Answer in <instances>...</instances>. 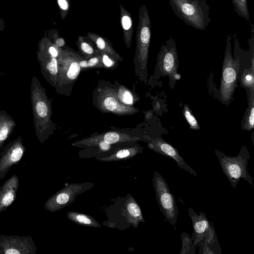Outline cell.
<instances>
[{"label": "cell", "instance_id": "cell-1", "mask_svg": "<svg viewBox=\"0 0 254 254\" xmlns=\"http://www.w3.org/2000/svg\"><path fill=\"white\" fill-rule=\"evenodd\" d=\"M30 96L35 133L43 143L54 133L56 125L52 120V100L48 98L46 89L35 76L31 79Z\"/></svg>", "mask_w": 254, "mask_h": 254}, {"label": "cell", "instance_id": "cell-2", "mask_svg": "<svg viewBox=\"0 0 254 254\" xmlns=\"http://www.w3.org/2000/svg\"><path fill=\"white\" fill-rule=\"evenodd\" d=\"M59 50L55 89L58 94L69 97L81 71L79 61L82 56L67 46Z\"/></svg>", "mask_w": 254, "mask_h": 254}, {"label": "cell", "instance_id": "cell-3", "mask_svg": "<svg viewBox=\"0 0 254 254\" xmlns=\"http://www.w3.org/2000/svg\"><path fill=\"white\" fill-rule=\"evenodd\" d=\"M151 21L146 5L139 7L138 23L136 32V48L133 64L134 73L140 81H147V64L151 40Z\"/></svg>", "mask_w": 254, "mask_h": 254}, {"label": "cell", "instance_id": "cell-4", "mask_svg": "<svg viewBox=\"0 0 254 254\" xmlns=\"http://www.w3.org/2000/svg\"><path fill=\"white\" fill-rule=\"evenodd\" d=\"M174 13L185 24L203 31L211 21L210 6L204 0H169Z\"/></svg>", "mask_w": 254, "mask_h": 254}, {"label": "cell", "instance_id": "cell-5", "mask_svg": "<svg viewBox=\"0 0 254 254\" xmlns=\"http://www.w3.org/2000/svg\"><path fill=\"white\" fill-rule=\"evenodd\" d=\"M93 103L101 112L118 116L132 115L139 112L138 109L120 102L113 84L105 80L98 81L93 93Z\"/></svg>", "mask_w": 254, "mask_h": 254}, {"label": "cell", "instance_id": "cell-6", "mask_svg": "<svg viewBox=\"0 0 254 254\" xmlns=\"http://www.w3.org/2000/svg\"><path fill=\"white\" fill-rule=\"evenodd\" d=\"M215 153L232 187L235 189L241 179L253 187V179L247 170L251 156L246 146H242L238 155L235 157L228 156L217 150H215Z\"/></svg>", "mask_w": 254, "mask_h": 254}, {"label": "cell", "instance_id": "cell-7", "mask_svg": "<svg viewBox=\"0 0 254 254\" xmlns=\"http://www.w3.org/2000/svg\"><path fill=\"white\" fill-rule=\"evenodd\" d=\"M232 36L227 38L226 48L223 63L220 93L223 101L228 102L232 97L237 84L239 61L233 59L231 53Z\"/></svg>", "mask_w": 254, "mask_h": 254}, {"label": "cell", "instance_id": "cell-8", "mask_svg": "<svg viewBox=\"0 0 254 254\" xmlns=\"http://www.w3.org/2000/svg\"><path fill=\"white\" fill-rule=\"evenodd\" d=\"M153 184L159 208L166 220L175 226L178 218V208L175 198L165 179L157 172H154Z\"/></svg>", "mask_w": 254, "mask_h": 254}, {"label": "cell", "instance_id": "cell-9", "mask_svg": "<svg viewBox=\"0 0 254 254\" xmlns=\"http://www.w3.org/2000/svg\"><path fill=\"white\" fill-rule=\"evenodd\" d=\"M157 61L160 70L163 74L175 79L180 78V75L177 73L179 60L176 43L171 36L162 45Z\"/></svg>", "mask_w": 254, "mask_h": 254}, {"label": "cell", "instance_id": "cell-10", "mask_svg": "<svg viewBox=\"0 0 254 254\" xmlns=\"http://www.w3.org/2000/svg\"><path fill=\"white\" fill-rule=\"evenodd\" d=\"M59 49L54 44L51 43L46 50H43L38 55L42 74L47 82L54 88L56 85L58 73Z\"/></svg>", "mask_w": 254, "mask_h": 254}, {"label": "cell", "instance_id": "cell-11", "mask_svg": "<svg viewBox=\"0 0 254 254\" xmlns=\"http://www.w3.org/2000/svg\"><path fill=\"white\" fill-rule=\"evenodd\" d=\"M36 248L29 236H0V254H35Z\"/></svg>", "mask_w": 254, "mask_h": 254}, {"label": "cell", "instance_id": "cell-12", "mask_svg": "<svg viewBox=\"0 0 254 254\" xmlns=\"http://www.w3.org/2000/svg\"><path fill=\"white\" fill-rule=\"evenodd\" d=\"M89 183L72 184L60 190L45 203V208L51 212L58 210L71 203L75 196L86 189Z\"/></svg>", "mask_w": 254, "mask_h": 254}, {"label": "cell", "instance_id": "cell-13", "mask_svg": "<svg viewBox=\"0 0 254 254\" xmlns=\"http://www.w3.org/2000/svg\"><path fill=\"white\" fill-rule=\"evenodd\" d=\"M25 150L21 136L6 145L0 157V180L5 177L12 165L21 160Z\"/></svg>", "mask_w": 254, "mask_h": 254}, {"label": "cell", "instance_id": "cell-14", "mask_svg": "<svg viewBox=\"0 0 254 254\" xmlns=\"http://www.w3.org/2000/svg\"><path fill=\"white\" fill-rule=\"evenodd\" d=\"M141 139L140 137L132 135L130 133L118 130H112L107 132L92 134L72 144L74 146H90L95 142L103 141L110 144H114L125 142L135 141Z\"/></svg>", "mask_w": 254, "mask_h": 254}, {"label": "cell", "instance_id": "cell-15", "mask_svg": "<svg viewBox=\"0 0 254 254\" xmlns=\"http://www.w3.org/2000/svg\"><path fill=\"white\" fill-rule=\"evenodd\" d=\"M148 146L152 150L174 159L181 169L196 177L197 173L180 156L177 150L160 137L148 139Z\"/></svg>", "mask_w": 254, "mask_h": 254}, {"label": "cell", "instance_id": "cell-16", "mask_svg": "<svg viewBox=\"0 0 254 254\" xmlns=\"http://www.w3.org/2000/svg\"><path fill=\"white\" fill-rule=\"evenodd\" d=\"M188 211L193 229L191 238L194 245L196 246L206 237L210 224L204 212H199L198 214L191 208Z\"/></svg>", "mask_w": 254, "mask_h": 254}, {"label": "cell", "instance_id": "cell-17", "mask_svg": "<svg viewBox=\"0 0 254 254\" xmlns=\"http://www.w3.org/2000/svg\"><path fill=\"white\" fill-rule=\"evenodd\" d=\"M18 178L13 175L0 187V212L10 206L16 196Z\"/></svg>", "mask_w": 254, "mask_h": 254}, {"label": "cell", "instance_id": "cell-18", "mask_svg": "<svg viewBox=\"0 0 254 254\" xmlns=\"http://www.w3.org/2000/svg\"><path fill=\"white\" fill-rule=\"evenodd\" d=\"M120 22L123 32V39L127 49L131 47L133 33L131 13L120 3Z\"/></svg>", "mask_w": 254, "mask_h": 254}, {"label": "cell", "instance_id": "cell-19", "mask_svg": "<svg viewBox=\"0 0 254 254\" xmlns=\"http://www.w3.org/2000/svg\"><path fill=\"white\" fill-rule=\"evenodd\" d=\"M198 245L200 246L199 254H222L215 229L211 224L206 237Z\"/></svg>", "mask_w": 254, "mask_h": 254}, {"label": "cell", "instance_id": "cell-20", "mask_svg": "<svg viewBox=\"0 0 254 254\" xmlns=\"http://www.w3.org/2000/svg\"><path fill=\"white\" fill-rule=\"evenodd\" d=\"M87 36L93 42L100 51L104 52L112 56L119 62L124 61V58L116 51L109 40L92 32H88Z\"/></svg>", "mask_w": 254, "mask_h": 254}, {"label": "cell", "instance_id": "cell-21", "mask_svg": "<svg viewBox=\"0 0 254 254\" xmlns=\"http://www.w3.org/2000/svg\"><path fill=\"white\" fill-rule=\"evenodd\" d=\"M15 126V122L9 114L0 111V147L9 138Z\"/></svg>", "mask_w": 254, "mask_h": 254}, {"label": "cell", "instance_id": "cell-22", "mask_svg": "<svg viewBox=\"0 0 254 254\" xmlns=\"http://www.w3.org/2000/svg\"><path fill=\"white\" fill-rule=\"evenodd\" d=\"M125 207L128 221L133 227L136 228L140 222H144L141 209L133 198L131 197L127 200Z\"/></svg>", "mask_w": 254, "mask_h": 254}, {"label": "cell", "instance_id": "cell-23", "mask_svg": "<svg viewBox=\"0 0 254 254\" xmlns=\"http://www.w3.org/2000/svg\"><path fill=\"white\" fill-rule=\"evenodd\" d=\"M75 43L79 53L85 59L100 54V50L87 36H79Z\"/></svg>", "mask_w": 254, "mask_h": 254}, {"label": "cell", "instance_id": "cell-24", "mask_svg": "<svg viewBox=\"0 0 254 254\" xmlns=\"http://www.w3.org/2000/svg\"><path fill=\"white\" fill-rule=\"evenodd\" d=\"M142 150V147L139 145H136L119 150L109 156L98 157L97 159L106 162L128 159L135 156L138 153L141 152Z\"/></svg>", "mask_w": 254, "mask_h": 254}, {"label": "cell", "instance_id": "cell-25", "mask_svg": "<svg viewBox=\"0 0 254 254\" xmlns=\"http://www.w3.org/2000/svg\"><path fill=\"white\" fill-rule=\"evenodd\" d=\"M113 86L118 98L123 104L133 106L139 99V97L133 94L129 89L120 84L118 81H116Z\"/></svg>", "mask_w": 254, "mask_h": 254}, {"label": "cell", "instance_id": "cell-26", "mask_svg": "<svg viewBox=\"0 0 254 254\" xmlns=\"http://www.w3.org/2000/svg\"><path fill=\"white\" fill-rule=\"evenodd\" d=\"M67 217L69 220L79 225L91 227H101L98 222L87 214L70 211L67 212Z\"/></svg>", "mask_w": 254, "mask_h": 254}, {"label": "cell", "instance_id": "cell-27", "mask_svg": "<svg viewBox=\"0 0 254 254\" xmlns=\"http://www.w3.org/2000/svg\"><path fill=\"white\" fill-rule=\"evenodd\" d=\"M79 64L81 70L103 68L100 54L88 59L82 57L79 61Z\"/></svg>", "mask_w": 254, "mask_h": 254}, {"label": "cell", "instance_id": "cell-28", "mask_svg": "<svg viewBox=\"0 0 254 254\" xmlns=\"http://www.w3.org/2000/svg\"><path fill=\"white\" fill-rule=\"evenodd\" d=\"M254 125V91H251L250 102L247 109L244 123L245 129L251 130Z\"/></svg>", "mask_w": 254, "mask_h": 254}, {"label": "cell", "instance_id": "cell-29", "mask_svg": "<svg viewBox=\"0 0 254 254\" xmlns=\"http://www.w3.org/2000/svg\"><path fill=\"white\" fill-rule=\"evenodd\" d=\"M231 0L234 6V11L238 16L245 18L250 22V14L248 7V0Z\"/></svg>", "mask_w": 254, "mask_h": 254}, {"label": "cell", "instance_id": "cell-30", "mask_svg": "<svg viewBox=\"0 0 254 254\" xmlns=\"http://www.w3.org/2000/svg\"><path fill=\"white\" fill-rule=\"evenodd\" d=\"M182 247L180 254H195V246L189 235L184 232L181 235Z\"/></svg>", "mask_w": 254, "mask_h": 254}, {"label": "cell", "instance_id": "cell-31", "mask_svg": "<svg viewBox=\"0 0 254 254\" xmlns=\"http://www.w3.org/2000/svg\"><path fill=\"white\" fill-rule=\"evenodd\" d=\"M251 64V68L244 71L241 77V82L243 86L254 90V55L252 56Z\"/></svg>", "mask_w": 254, "mask_h": 254}, {"label": "cell", "instance_id": "cell-32", "mask_svg": "<svg viewBox=\"0 0 254 254\" xmlns=\"http://www.w3.org/2000/svg\"><path fill=\"white\" fill-rule=\"evenodd\" d=\"M100 54L103 68L114 70L118 66V60L112 56L102 51H100Z\"/></svg>", "mask_w": 254, "mask_h": 254}, {"label": "cell", "instance_id": "cell-33", "mask_svg": "<svg viewBox=\"0 0 254 254\" xmlns=\"http://www.w3.org/2000/svg\"><path fill=\"white\" fill-rule=\"evenodd\" d=\"M183 113L190 128L195 130L200 129L199 124L196 119L187 105L184 106Z\"/></svg>", "mask_w": 254, "mask_h": 254}, {"label": "cell", "instance_id": "cell-34", "mask_svg": "<svg viewBox=\"0 0 254 254\" xmlns=\"http://www.w3.org/2000/svg\"><path fill=\"white\" fill-rule=\"evenodd\" d=\"M57 2L60 9L62 19L64 20L69 11L70 1V0H57Z\"/></svg>", "mask_w": 254, "mask_h": 254}, {"label": "cell", "instance_id": "cell-35", "mask_svg": "<svg viewBox=\"0 0 254 254\" xmlns=\"http://www.w3.org/2000/svg\"><path fill=\"white\" fill-rule=\"evenodd\" d=\"M54 44L58 47L60 48H63L66 46L64 39L60 37H56V38L55 40Z\"/></svg>", "mask_w": 254, "mask_h": 254}, {"label": "cell", "instance_id": "cell-36", "mask_svg": "<svg viewBox=\"0 0 254 254\" xmlns=\"http://www.w3.org/2000/svg\"><path fill=\"white\" fill-rule=\"evenodd\" d=\"M205 0V1H207L208 0Z\"/></svg>", "mask_w": 254, "mask_h": 254}]
</instances>
